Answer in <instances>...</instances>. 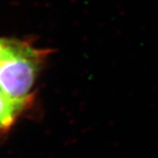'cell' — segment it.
Masks as SVG:
<instances>
[{
	"label": "cell",
	"instance_id": "obj_3",
	"mask_svg": "<svg viewBox=\"0 0 158 158\" xmlns=\"http://www.w3.org/2000/svg\"><path fill=\"white\" fill-rule=\"evenodd\" d=\"M16 40L0 38V61L4 59L6 56L12 52Z\"/></svg>",
	"mask_w": 158,
	"mask_h": 158
},
{
	"label": "cell",
	"instance_id": "obj_2",
	"mask_svg": "<svg viewBox=\"0 0 158 158\" xmlns=\"http://www.w3.org/2000/svg\"><path fill=\"white\" fill-rule=\"evenodd\" d=\"M28 103L10 99L0 91V128L10 127L15 117Z\"/></svg>",
	"mask_w": 158,
	"mask_h": 158
},
{
	"label": "cell",
	"instance_id": "obj_1",
	"mask_svg": "<svg viewBox=\"0 0 158 158\" xmlns=\"http://www.w3.org/2000/svg\"><path fill=\"white\" fill-rule=\"evenodd\" d=\"M47 54V51L16 40L12 52L0 61V91L10 99L28 103L41 61Z\"/></svg>",
	"mask_w": 158,
	"mask_h": 158
}]
</instances>
